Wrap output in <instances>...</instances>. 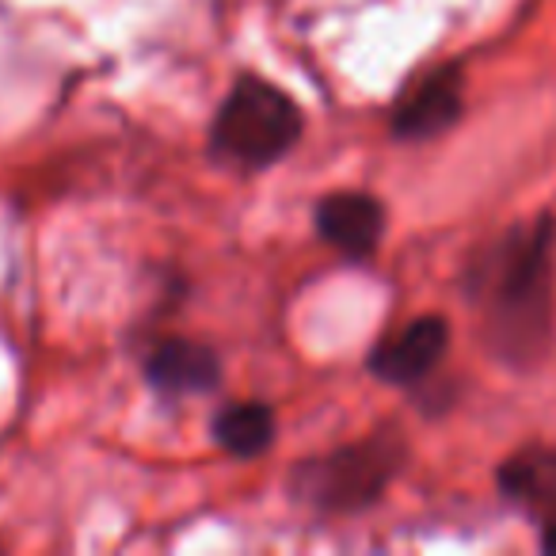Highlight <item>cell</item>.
<instances>
[{"label":"cell","mask_w":556,"mask_h":556,"mask_svg":"<svg viewBox=\"0 0 556 556\" xmlns=\"http://www.w3.org/2000/svg\"><path fill=\"white\" fill-rule=\"evenodd\" d=\"M305 115L294 96L263 77H237L210 123V149L217 161L248 172L278 164L302 141Z\"/></svg>","instance_id":"3"},{"label":"cell","mask_w":556,"mask_h":556,"mask_svg":"<svg viewBox=\"0 0 556 556\" xmlns=\"http://www.w3.org/2000/svg\"><path fill=\"white\" fill-rule=\"evenodd\" d=\"M465 298L484 317L492 351L510 366H530L553 340L556 309V217L541 214L507 229L472 255Z\"/></svg>","instance_id":"1"},{"label":"cell","mask_w":556,"mask_h":556,"mask_svg":"<svg viewBox=\"0 0 556 556\" xmlns=\"http://www.w3.org/2000/svg\"><path fill=\"white\" fill-rule=\"evenodd\" d=\"M541 545H545L548 553H556V518H548V522H545V533H541Z\"/></svg>","instance_id":"10"},{"label":"cell","mask_w":556,"mask_h":556,"mask_svg":"<svg viewBox=\"0 0 556 556\" xmlns=\"http://www.w3.org/2000/svg\"><path fill=\"white\" fill-rule=\"evenodd\" d=\"M495 484L507 500L541 507L548 510V518H556V442H530L515 450L495 469Z\"/></svg>","instance_id":"8"},{"label":"cell","mask_w":556,"mask_h":556,"mask_svg":"<svg viewBox=\"0 0 556 556\" xmlns=\"http://www.w3.org/2000/svg\"><path fill=\"white\" fill-rule=\"evenodd\" d=\"M408 462V442L393 424L381 431L366 434L363 442H351L332 454L305 457L290 472V495L298 503H309L313 510L325 515H358L374 507L401 477Z\"/></svg>","instance_id":"2"},{"label":"cell","mask_w":556,"mask_h":556,"mask_svg":"<svg viewBox=\"0 0 556 556\" xmlns=\"http://www.w3.org/2000/svg\"><path fill=\"white\" fill-rule=\"evenodd\" d=\"M465 115V73L457 62L419 73L389 111L396 141H431Z\"/></svg>","instance_id":"4"},{"label":"cell","mask_w":556,"mask_h":556,"mask_svg":"<svg viewBox=\"0 0 556 556\" xmlns=\"http://www.w3.org/2000/svg\"><path fill=\"white\" fill-rule=\"evenodd\" d=\"M146 381L153 386V393L179 401V396H202L214 393L222 386V358L217 351H210L206 343H191V340H156L149 348L146 363Z\"/></svg>","instance_id":"7"},{"label":"cell","mask_w":556,"mask_h":556,"mask_svg":"<svg viewBox=\"0 0 556 556\" xmlns=\"http://www.w3.org/2000/svg\"><path fill=\"white\" fill-rule=\"evenodd\" d=\"M313 222L325 244L348 260H370L386 237V206L366 191H332L317 202Z\"/></svg>","instance_id":"6"},{"label":"cell","mask_w":556,"mask_h":556,"mask_svg":"<svg viewBox=\"0 0 556 556\" xmlns=\"http://www.w3.org/2000/svg\"><path fill=\"white\" fill-rule=\"evenodd\" d=\"M214 439L225 454L240 457H263L278 439V416L270 404L263 401H237L225 404L214 416Z\"/></svg>","instance_id":"9"},{"label":"cell","mask_w":556,"mask_h":556,"mask_svg":"<svg viewBox=\"0 0 556 556\" xmlns=\"http://www.w3.org/2000/svg\"><path fill=\"white\" fill-rule=\"evenodd\" d=\"M450 348V320L446 317H416L404 325L393 340L378 343L366 358V370L386 386H419L442 366Z\"/></svg>","instance_id":"5"}]
</instances>
